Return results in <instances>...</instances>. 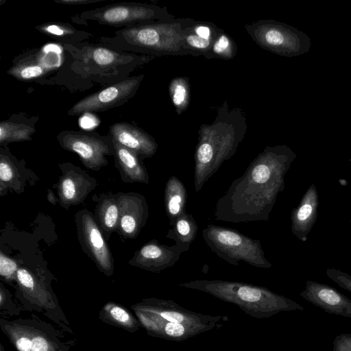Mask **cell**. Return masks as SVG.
Here are the masks:
<instances>
[{
  "instance_id": "8992f818",
  "label": "cell",
  "mask_w": 351,
  "mask_h": 351,
  "mask_svg": "<svg viewBox=\"0 0 351 351\" xmlns=\"http://www.w3.org/2000/svg\"><path fill=\"white\" fill-rule=\"evenodd\" d=\"M83 19L113 26H132L173 19L165 7L143 3H118L84 12Z\"/></svg>"
},
{
  "instance_id": "83f0119b",
  "label": "cell",
  "mask_w": 351,
  "mask_h": 351,
  "mask_svg": "<svg viewBox=\"0 0 351 351\" xmlns=\"http://www.w3.org/2000/svg\"><path fill=\"white\" fill-rule=\"evenodd\" d=\"M38 29L45 34L62 38L69 37L75 33L72 27H66L62 24L43 25L39 27Z\"/></svg>"
},
{
  "instance_id": "ffe728a7",
  "label": "cell",
  "mask_w": 351,
  "mask_h": 351,
  "mask_svg": "<svg viewBox=\"0 0 351 351\" xmlns=\"http://www.w3.org/2000/svg\"><path fill=\"white\" fill-rule=\"evenodd\" d=\"M95 219L103 234L108 238L117 230L119 219V207L116 195L103 194L96 207Z\"/></svg>"
},
{
  "instance_id": "5b68a950",
  "label": "cell",
  "mask_w": 351,
  "mask_h": 351,
  "mask_svg": "<svg viewBox=\"0 0 351 351\" xmlns=\"http://www.w3.org/2000/svg\"><path fill=\"white\" fill-rule=\"evenodd\" d=\"M202 237L217 256L232 265L239 266V261H243L258 268L272 266L265 256L261 241L237 230L208 224L202 230Z\"/></svg>"
},
{
  "instance_id": "cb8c5ba5",
  "label": "cell",
  "mask_w": 351,
  "mask_h": 351,
  "mask_svg": "<svg viewBox=\"0 0 351 351\" xmlns=\"http://www.w3.org/2000/svg\"><path fill=\"white\" fill-rule=\"evenodd\" d=\"M49 68L36 60H21L13 66L8 73L21 80H28L44 75Z\"/></svg>"
},
{
  "instance_id": "2e32d148",
  "label": "cell",
  "mask_w": 351,
  "mask_h": 351,
  "mask_svg": "<svg viewBox=\"0 0 351 351\" xmlns=\"http://www.w3.org/2000/svg\"><path fill=\"white\" fill-rule=\"evenodd\" d=\"M116 165L122 180L126 183L149 184V177L140 157L134 152L112 140Z\"/></svg>"
},
{
  "instance_id": "e575fe53",
  "label": "cell",
  "mask_w": 351,
  "mask_h": 351,
  "mask_svg": "<svg viewBox=\"0 0 351 351\" xmlns=\"http://www.w3.org/2000/svg\"><path fill=\"white\" fill-rule=\"evenodd\" d=\"M16 346L20 351H31L32 341L27 337H21L16 341Z\"/></svg>"
},
{
  "instance_id": "ba28073f",
  "label": "cell",
  "mask_w": 351,
  "mask_h": 351,
  "mask_svg": "<svg viewBox=\"0 0 351 351\" xmlns=\"http://www.w3.org/2000/svg\"><path fill=\"white\" fill-rule=\"evenodd\" d=\"M75 222L82 250L101 271L110 274L114 269V259L92 213L86 209L79 211Z\"/></svg>"
},
{
  "instance_id": "44dd1931",
  "label": "cell",
  "mask_w": 351,
  "mask_h": 351,
  "mask_svg": "<svg viewBox=\"0 0 351 351\" xmlns=\"http://www.w3.org/2000/svg\"><path fill=\"white\" fill-rule=\"evenodd\" d=\"M167 232V237L175 241V244L189 250L195 239L198 227L192 214L186 211L176 219Z\"/></svg>"
},
{
  "instance_id": "ac0fdd59",
  "label": "cell",
  "mask_w": 351,
  "mask_h": 351,
  "mask_svg": "<svg viewBox=\"0 0 351 351\" xmlns=\"http://www.w3.org/2000/svg\"><path fill=\"white\" fill-rule=\"evenodd\" d=\"M84 58L88 63L93 64L99 68L108 69L132 63L143 64L154 57L125 56L106 47H95L88 49Z\"/></svg>"
},
{
  "instance_id": "7c38bea8",
  "label": "cell",
  "mask_w": 351,
  "mask_h": 351,
  "mask_svg": "<svg viewBox=\"0 0 351 351\" xmlns=\"http://www.w3.org/2000/svg\"><path fill=\"white\" fill-rule=\"evenodd\" d=\"M186 248L177 245L160 244L156 239L145 243L135 252L129 263L152 272H160L173 267Z\"/></svg>"
},
{
  "instance_id": "6da1fadb",
  "label": "cell",
  "mask_w": 351,
  "mask_h": 351,
  "mask_svg": "<svg viewBox=\"0 0 351 351\" xmlns=\"http://www.w3.org/2000/svg\"><path fill=\"white\" fill-rule=\"evenodd\" d=\"M295 158L285 146L266 147L218 199L216 219L231 223L268 221Z\"/></svg>"
},
{
  "instance_id": "4dcf8cb0",
  "label": "cell",
  "mask_w": 351,
  "mask_h": 351,
  "mask_svg": "<svg viewBox=\"0 0 351 351\" xmlns=\"http://www.w3.org/2000/svg\"><path fill=\"white\" fill-rule=\"evenodd\" d=\"M332 351H351V334L337 335L332 341Z\"/></svg>"
},
{
  "instance_id": "9a60e30c",
  "label": "cell",
  "mask_w": 351,
  "mask_h": 351,
  "mask_svg": "<svg viewBox=\"0 0 351 351\" xmlns=\"http://www.w3.org/2000/svg\"><path fill=\"white\" fill-rule=\"evenodd\" d=\"M318 207L317 190L311 184L291 214V232L300 241L305 242L307 240L308 235L316 221Z\"/></svg>"
},
{
  "instance_id": "4316f807",
  "label": "cell",
  "mask_w": 351,
  "mask_h": 351,
  "mask_svg": "<svg viewBox=\"0 0 351 351\" xmlns=\"http://www.w3.org/2000/svg\"><path fill=\"white\" fill-rule=\"evenodd\" d=\"M326 274L339 287L351 293V275L336 268H328Z\"/></svg>"
},
{
  "instance_id": "52a82bcc",
  "label": "cell",
  "mask_w": 351,
  "mask_h": 351,
  "mask_svg": "<svg viewBox=\"0 0 351 351\" xmlns=\"http://www.w3.org/2000/svg\"><path fill=\"white\" fill-rule=\"evenodd\" d=\"M60 146L77 154L84 166L99 171L107 165L106 156L114 155L112 138L99 136L83 131H62L57 136Z\"/></svg>"
},
{
  "instance_id": "3957f363",
  "label": "cell",
  "mask_w": 351,
  "mask_h": 351,
  "mask_svg": "<svg viewBox=\"0 0 351 351\" xmlns=\"http://www.w3.org/2000/svg\"><path fill=\"white\" fill-rule=\"evenodd\" d=\"M196 21L190 18L171 19L128 26L106 38L111 45L138 53L156 56H201L186 42L189 28Z\"/></svg>"
},
{
  "instance_id": "8d00e7d4",
  "label": "cell",
  "mask_w": 351,
  "mask_h": 351,
  "mask_svg": "<svg viewBox=\"0 0 351 351\" xmlns=\"http://www.w3.org/2000/svg\"><path fill=\"white\" fill-rule=\"evenodd\" d=\"M47 199L49 202L53 205L56 204L58 202V198L55 196L53 192L51 189H48Z\"/></svg>"
},
{
  "instance_id": "603a6c76",
  "label": "cell",
  "mask_w": 351,
  "mask_h": 351,
  "mask_svg": "<svg viewBox=\"0 0 351 351\" xmlns=\"http://www.w3.org/2000/svg\"><path fill=\"white\" fill-rule=\"evenodd\" d=\"M169 93L178 114L184 112L190 101V86L184 77H176L170 83Z\"/></svg>"
},
{
  "instance_id": "836d02e7",
  "label": "cell",
  "mask_w": 351,
  "mask_h": 351,
  "mask_svg": "<svg viewBox=\"0 0 351 351\" xmlns=\"http://www.w3.org/2000/svg\"><path fill=\"white\" fill-rule=\"evenodd\" d=\"M32 351H47L48 345L45 339L36 337L32 339Z\"/></svg>"
},
{
  "instance_id": "f1b7e54d",
  "label": "cell",
  "mask_w": 351,
  "mask_h": 351,
  "mask_svg": "<svg viewBox=\"0 0 351 351\" xmlns=\"http://www.w3.org/2000/svg\"><path fill=\"white\" fill-rule=\"evenodd\" d=\"M19 268L15 261L0 252V274L1 276L11 278L17 273Z\"/></svg>"
},
{
  "instance_id": "f546056e",
  "label": "cell",
  "mask_w": 351,
  "mask_h": 351,
  "mask_svg": "<svg viewBox=\"0 0 351 351\" xmlns=\"http://www.w3.org/2000/svg\"><path fill=\"white\" fill-rule=\"evenodd\" d=\"M186 327V326L182 324L168 322L164 326V332L171 339H184L185 335H189L186 332V330L189 332Z\"/></svg>"
},
{
  "instance_id": "d4e9b609",
  "label": "cell",
  "mask_w": 351,
  "mask_h": 351,
  "mask_svg": "<svg viewBox=\"0 0 351 351\" xmlns=\"http://www.w3.org/2000/svg\"><path fill=\"white\" fill-rule=\"evenodd\" d=\"M236 52L237 47L234 40L223 32L215 41L206 58L230 60L234 57Z\"/></svg>"
},
{
  "instance_id": "7402d4cb",
  "label": "cell",
  "mask_w": 351,
  "mask_h": 351,
  "mask_svg": "<svg viewBox=\"0 0 351 351\" xmlns=\"http://www.w3.org/2000/svg\"><path fill=\"white\" fill-rule=\"evenodd\" d=\"M35 130L26 124L3 121L0 123V143L5 145L14 142L32 140Z\"/></svg>"
},
{
  "instance_id": "484cf974",
  "label": "cell",
  "mask_w": 351,
  "mask_h": 351,
  "mask_svg": "<svg viewBox=\"0 0 351 351\" xmlns=\"http://www.w3.org/2000/svg\"><path fill=\"white\" fill-rule=\"evenodd\" d=\"M160 315L167 321L173 323H178L186 325L189 328L190 326H195V318L194 317H189V313H184L181 311L180 309L176 307H170V309L162 311L160 313ZM193 329V328H191Z\"/></svg>"
},
{
  "instance_id": "30bf717a",
  "label": "cell",
  "mask_w": 351,
  "mask_h": 351,
  "mask_svg": "<svg viewBox=\"0 0 351 351\" xmlns=\"http://www.w3.org/2000/svg\"><path fill=\"white\" fill-rule=\"evenodd\" d=\"M60 167L62 175L56 185L59 203L65 208L80 204L94 190L96 180L72 164L64 163Z\"/></svg>"
},
{
  "instance_id": "e0dca14e",
  "label": "cell",
  "mask_w": 351,
  "mask_h": 351,
  "mask_svg": "<svg viewBox=\"0 0 351 351\" xmlns=\"http://www.w3.org/2000/svg\"><path fill=\"white\" fill-rule=\"evenodd\" d=\"M27 171L12 155L3 148L0 153V194L4 195L8 189L20 194L24 191Z\"/></svg>"
},
{
  "instance_id": "277c9868",
  "label": "cell",
  "mask_w": 351,
  "mask_h": 351,
  "mask_svg": "<svg viewBox=\"0 0 351 351\" xmlns=\"http://www.w3.org/2000/svg\"><path fill=\"white\" fill-rule=\"evenodd\" d=\"M180 286L208 293L236 304L256 317H268L284 311H303V307L283 295L258 286L239 282L198 280Z\"/></svg>"
},
{
  "instance_id": "4fadbf2b",
  "label": "cell",
  "mask_w": 351,
  "mask_h": 351,
  "mask_svg": "<svg viewBox=\"0 0 351 351\" xmlns=\"http://www.w3.org/2000/svg\"><path fill=\"white\" fill-rule=\"evenodd\" d=\"M300 296L326 313L351 318V300L330 285L307 280Z\"/></svg>"
},
{
  "instance_id": "9c48e42d",
  "label": "cell",
  "mask_w": 351,
  "mask_h": 351,
  "mask_svg": "<svg viewBox=\"0 0 351 351\" xmlns=\"http://www.w3.org/2000/svg\"><path fill=\"white\" fill-rule=\"evenodd\" d=\"M143 78L144 75L129 77L85 97L75 104L68 114L77 116L121 106L134 95Z\"/></svg>"
},
{
  "instance_id": "7a4b0ae2",
  "label": "cell",
  "mask_w": 351,
  "mask_h": 351,
  "mask_svg": "<svg viewBox=\"0 0 351 351\" xmlns=\"http://www.w3.org/2000/svg\"><path fill=\"white\" fill-rule=\"evenodd\" d=\"M246 119L239 108L225 102L213 123L202 125L198 132L194 160V189L199 191L222 163L235 154L246 132Z\"/></svg>"
},
{
  "instance_id": "d590c367",
  "label": "cell",
  "mask_w": 351,
  "mask_h": 351,
  "mask_svg": "<svg viewBox=\"0 0 351 351\" xmlns=\"http://www.w3.org/2000/svg\"><path fill=\"white\" fill-rule=\"evenodd\" d=\"M103 0H56L55 1L68 5H85L88 3L98 2Z\"/></svg>"
},
{
  "instance_id": "d6986e66",
  "label": "cell",
  "mask_w": 351,
  "mask_h": 351,
  "mask_svg": "<svg viewBox=\"0 0 351 351\" xmlns=\"http://www.w3.org/2000/svg\"><path fill=\"white\" fill-rule=\"evenodd\" d=\"M187 193L182 182L172 176L167 180L165 188V206L167 215L171 226L176 219L186 211Z\"/></svg>"
},
{
  "instance_id": "8fae6325",
  "label": "cell",
  "mask_w": 351,
  "mask_h": 351,
  "mask_svg": "<svg viewBox=\"0 0 351 351\" xmlns=\"http://www.w3.org/2000/svg\"><path fill=\"white\" fill-rule=\"evenodd\" d=\"M116 197L119 207L117 231L125 239H135L149 216L147 201L143 195L134 192L119 193Z\"/></svg>"
},
{
  "instance_id": "d6a6232c",
  "label": "cell",
  "mask_w": 351,
  "mask_h": 351,
  "mask_svg": "<svg viewBox=\"0 0 351 351\" xmlns=\"http://www.w3.org/2000/svg\"><path fill=\"white\" fill-rule=\"evenodd\" d=\"M110 313L112 316L119 322H126L129 320V315L123 308L118 306L113 307Z\"/></svg>"
},
{
  "instance_id": "5bb4252c",
  "label": "cell",
  "mask_w": 351,
  "mask_h": 351,
  "mask_svg": "<svg viewBox=\"0 0 351 351\" xmlns=\"http://www.w3.org/2000/svg\"><path fill=\"white\" fill-rule=\"evenodd\" d=\"M109 133L112 140L136 153L140 158L152 157L158 149L156 142L150 135L128 123L111 125Z\"/></svg>"
},
{
  "instance_id": "74e56055",
  "label": "cell",
  "mask_w": 351,
  "mask_h": 351,
  "mask_svg": "<svg viewBox=\"0 0 351 351\" xmlns=\"http://www.w3.org/2000/svg\"><path fill=\"white\" fill-rule=\"evenodd\" d=\"M350 221H351V219H350Z\"/></svg>"
},
{
  "instance_id": "1f68e13d",
  "label": "cell",
  "mask_w": 351,
  "mask_h": 351,
  "mask_svg": "<svg viewBox=\"0 0 351 351\" xmlns=\"http://www.w3.org/2000/svg\"><path fill=\"white\" fill-rule=\"evenodd\" d=\"M16 277L19 282L24 287L27 289H33L34 287V280L32 275L30 272L24 269V268H19Z\"/></svg>"
}]
</instances>
